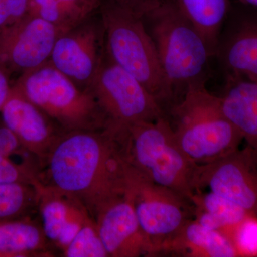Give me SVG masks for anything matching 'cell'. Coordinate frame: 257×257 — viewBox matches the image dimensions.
I'll return each instance as SVG.
<instances>
[{"instance_id":"obj_30","label":"cell","mask_w":257,"mask_h":257,"mask_svg":"<svg viewBox=\"0 0 257 257\" xmlns=\"http://www.w3.org/2000/svg\"><path fill=\"white\" fill-rule=\"evenodd\" d=\"M11 18L3 0H0V30L11 25Z\"/></svg>"},{"instance_id":"obj_3","label":"cell","mask_w":257,"mask_h":257,"mask_svg":"<svg viewBox=\"0 0 257 257\" xmlns=\"http://www.w3.org/2000/svg\"><path fill=\"white\" fill-rule=\"evenodd\" d=\"M114 136L126 163L190 202L197 165L179 147L168 116L135 123Z\"/></svg>"},{"instance_id":"obj_8","label":"cell","mask_w":257,"mask_h":257,"mask_svg":"<svg viewBox=\"0 0 257 257\" xmlns=\"http://www.w3.org/2000/svg\"><path fill=\"white\" fill-rule=\"evenodd\" d=\"M104 118L106 130L124 131L142 121H153L167 113L146 87L104 52L100 67L87 89Z\"/></svg>"},{"instance_id":"obj_24","label":"cell","mask_w":257,"mask_h":257,"mask_svg":"<svg viewBox=\"0 0 257 257\" xmlns=\"http://www.w3.org/2000/svg\"><path fill=\"white\" fill-rule=\"evenodd\" d=\"M41 170L38 167L15 162L0 155V184L22 183L39 186Z\"/></svg>"},{"instance_id":"obj_10","label":"cell","mask_w":257,"mask_h":257,"mask_svg":"<svg viewBox=\"0 0 257 257\" xmlns=\"http://www.w3.org/2000/svg\"><path fill=\"white\" fill-rule=\"evenodd\" d=\"M104 54V28L100 15L96 18L94 14L59 34L49 62L79 88L87 91Z\"/></svg>"},{"instance_id":"obj_16","label":"cell","mask_w":257,"mask_h":257,"mask_svg":"<svg viewBox=\"0 0 257 257\" xmlns=\"http://www.w3.org/2000/svg\"><path fill=\"white\" fill-rule=\"evenodd\" d=\"M160 254L187 257L239 256L232 241L226 235L190 219L160 245L157 255Z\"/></svg>"},{"instance_id":"obj_2","label":"cell","mask_w":257,"mask_h":257,"mask_svg":"<svg viewBox=\"0 0 257 257\" xmlns=\"http://www.w3.org/2000/svg\"><path fill=\"white\" fill-rule=\"evenodd\" d=\"M142 18L155 44L175 105L189 88L206 84L212 51L175 0H161Z\"/></svg>"},{"instance_id":"obj_23","label":"cell","mask_w":257,"mask_h":257,"mask_svg":"<svg viewBox=\"0 0 257 257\" xmlns=\"http://www.w3.org/2000/svg\"><path fill=\"white\" fill-rule=\"evenodd\" d=\"M62 254L66 257L109 256L94 220L88 221L81 228Z\"/></svg>"},{"instance_id":"obj_15","label":"cell","mask_w":257,"mask_h":257,"mask_svg":"<svg viewBox=\"0 0 257 257\" xmlns=\"http://www.w3.org/2000/svg\"><path fill=\"white\" fill-rule=\"evenodd\" d=\"M3 122L16 135L23 146L41 162L63 132L31 101L12 89L0 111Z\"/></svg>"},{"instance_id":"obj_12","label":"cell","mask_w":257,"mask_h":257,"mask_svg":"<svg viewBox=\"0 0 257 257\" xmlns=\"http://www.w3.org/2000/svg\"><path fill=\"white\" fill-rule=\"evenodd\" d=\"M214 57L226 77L257 80L256 10L231 8L219 34Z\"/></svg>"},{"instance_id":"obj_26","label":"cell","mask_w":257,"mask_h":257,"mask_svg":"<svg viewBox=\"0 0 257 257\" xmlns=\"http://www.w3.org/2000/svg\"><path fill=\"white\" fill-rule=\"evenodd\" d=\"M231 239L239 256L257 254V218H246L235 230Z\"/></svg>"},{"instance_id":"obj_17","label":"cell","mask_w":257,"mask_h":257,"mask_svg":"<svg viewBox=\"0 0 257 257\" xmlns=\"http://www.w3.org/2000/svg\"><path fill=\"white\" fill-rule=\"evenodd\" d=\"M219 97L225 116L257 156V80L226 77Z\"/></svg>"},{"instance_id":"obj_31","label":"cell","mask_w":257,"mask_h":257,"mask_svg":"<svg viewBox=\"0 0 257 257\" xmlns=\"http://www.w3.org/2000/svg\"><path fill=\"white\" fill-rule=\"evenodd\" d=\"M245 6L257 11V0H240Z\"/></svg>"},{"instance_id":"obj_20","label":"cell","mask_w":257,"mask_h":257,"mask_svg":"<svg viewBox=\"0 0 257 257\" xmlns=\"http://www.w3.org/2000/svg\"><path fill=\"white\" fill-rule=\"evenodd\" d=\"M182 13L202 34L214 56L218 38L231 7L229 0H175Z\"/></svg>"},{"instance_id":"obj_27","label":"cell","mask_w":257,"mask_h":257,"mask_svg":"<svg viewBox=\"0 0 257 257\" xmlns=\"http://www.w3.org/2000/svg\"><path fill=\"white\" fill-rule=\"evenodd\" d=\"M11 18L12 24L25 18L30 13V0H3Z\"/></svg>"},{"instance_id":"obj_29","label":"cell","mask_w":257,"mask_h":257,"mask_svg":"<svg viewBox=\"0 0 257 257\" xmlns=\"http://www.w3.org/2000/svg\"><path fill=\"white\" fill-rule=\"evenodd\" d=\"M10 74L0 68V111L11 93L12 86L10 84Z\"/></svg>"},{"instance_id":"obj_7","label":"cell","mask_w":257,"mask_h":257,"mask_svg":"<svg viewBox=\"0 0 257 257\" xmlns=\"http://www.w3.org/2000/svg\"><path fill=\"white\" fill-rule=\"evenodd\" d=\"M120 192L130 201L144 234L157 256L159 247L193 214L192 204L170 189L159 185L121 157Z\"/></svg>"},{"instance_id":"obj_19","label":"cell","mask_w":257,"mask_h":257,"mask_svg":"<svg viewBox=\"0 0 257 257\" xmlns=\"http://www.w3.org/2000/svg\"><path fill=\"white\" fill-rule=\"evenodd\" d=\"M190 204L194 220L208 229L220 231L230 239L236 228L251 216L234 203L211 192L197 191Z\"/></svg>"},{"instance_id":"obj_11","label":"cell","mask_w":257,"mask_h":257,"mask_svg":"<svg viewBox=\"0 0 257 257\" xmlns=\"http://www.w3.org/2000/svg\"><path fill=\"white\" fill-rule=\"evenodd\" d=\"M60 30L30 13L0 30V68L20 75L50 60Z\"/></svg>"},{"instance_id":"obj_9","label":"cell","mask_w":257,"mask_h":257,"mask_svg":"<svg viewBox=\"0 0 257 257\" xmlns=\"http://www.w3.org/2000/svg\"><path fill=\"white\" fill-rule=\"evenodd\" d=\"M208 188L257 218V156L251 148L225 155L207 165L196 166L195 192Z\"/></svg>"},{"instance_id":"obj_18","label":"cell","mask_w":257,"mask_h":257,"mask_svg":"<svg viewBox=\"0 0 257 257\" xmlns=\"http://www.w3.org/2000/svg\"><path fill=\"white\" fill-rule=\"evenodd\" d=\"M41 225L32 218L0 222V257L53 256Z\"/></svg>"},{"instance_id":"obj_14","label":"cell","mask_w":257,"mask_h":257,"mask_svg":"<svg viewBox=\"0 0 257 257\" xmlns=\"http://www.w3.org/2000/svg\"><path fill=\"white\" fill-rule=\"evenodd\" d=\"M38 191L37 211L42 231L52 249L63 253L81 228L94 219L73 196L43 184Z\"/></svg>"},{"instance_id":"obj_1","label":"cell","mask_w":257,"mask_h":257,"mask_svg":"<svg viewBox=\"0 0 257 257\" xmlns=\"http://www.w3.org/2000/svg\"><path fill=\"white\" fill-rule=\"evenodd\" d=\"M121 156L108 130L64 133L42 167L40 182L77 198L92 219L102 203L120 193Z\"/></svg>"},{"instance_id":"obj_25","label":"cell","mask_w":257,"mask_h":257,"mask_svg":"<svg viewBox=\"0 0 257 257\" xmlns=\"http://www.w3.org/2000/svg\"><path fill=\"white\" fill-rule=\"evenodd\" d=\"M0 155L13 159L19 157L28 163L42 167V163L23 146L16 135L0 118Z\"/></svg>"},{"instance_id":"obj_22","label":"cell","mask_w":257,"mask_h":257,"mask_svg":"<svg viewBox=\"0 0 257 257\" xmlns=\"http://www.w3.org/2000/svg\"><path fill=\"white\" fill-rule=\"evenodd\" d=\"M39 186L0 184V222L31 217L37 211Z\"/></svg>"},{"instance_id":"obj_5","label":"cell","mask_w":257,"mask_h":257,"mask_svg":"<svg viewBox=\"0 0 257 257\" xmlns=\"http://www.w3.org/2000/svg\"><path fill=\"white\" fill-rule=\"evenodd\" d=\"M167 116L179 147L197 165L219 160L239 149L243 141L223 112L219 96L209 92L205 84L189 88Z\"/></svg>"},{"instance_id":"obj_4","label":"cell","mask_w":257,"mask_h":257,"mask_svg":"<svg viewBox=\"0 0 257 257\" xmlns=\"http://www.w3.org/2000/svg\"><path fill=\"white\" fill-rule=\"evenodd\" d=\"M99 15L106 56L140 81L168 112L174 105L173 97L142 15L109 1L101 2Z\"/></svg>"},{"instance_id":"obj_13","label":"cell","mask_w":257,"mask_h":257,"mask_svg":"<svg viewBox=\"0 0 257 257\" xmlns=\"http://www.w3.org/2000/svg\"><path fill=\"white\" fill-rule=\"evenodd\" d=\"M93 219L108 256H152L133 205L121 192L102 203Z\"/></svg>"},{"instance_id":"obj_21","label":"cell","mask_w":257,"mask_h":257,"mask_svg":"<svg viewBox=\"0 0 257 257\" xmlns=\"http://www.w3.org/2000/svg\"><path fill=\"white\" fill-rule=\"evenodd\" d=\"M101 0H30V13L61 32L73 28L99 9Z\"/></svg>"},{"instance_id":"obj_6","label":"cell","mask_w":257,"mask_h":257,"mask_svg":"<svg viewBox=\"0 0 257 257\" xmlns=\"http://www.w3.org/2000/svg\"><path fill=\"white\" fill-rule=\"evenodd\" d=\"M12 89L37 106L63 133L107 128L93 96L49 61L20 75Z\"/></svg>"},{"instance_id":"obj_28","label":"cell","mask_w":257,"mask_h":257,"mask_svg":"<svg viewBox=\"0 0 257 257\" xmlns=\"http://www.w3.org/2000/svg\"><path fill=\"white\" fill-rule=\"evenodd\" d=\"M101 1L113 2L118 4L125 5L142 15L161 0H101Z\"/></svg>"}]
</instances>
